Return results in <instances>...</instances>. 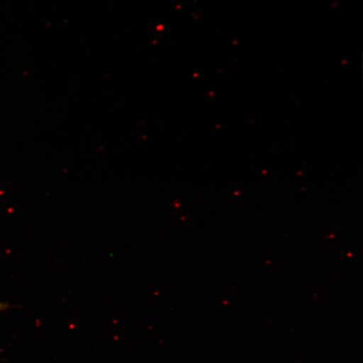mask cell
Wrapping results in <instances>:
<instances>
[{
	"instance_id": "obj_1",
	"label": "cell",
	"mask_w": 363,
	"mask_h": 363,
	"mask_svg": "<svg viewBox=\"0 0 363 363\" xmlns=\"http://www.w3.org/2000/svg\"><path fill=\"white\" fill-rule=\"evenodd\" d=\"M10 307L8 303L0 302V311H4L7 310V308Z\"/></svg>"
}]
</instances>
